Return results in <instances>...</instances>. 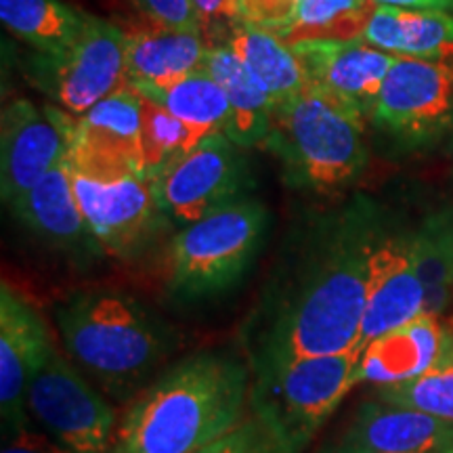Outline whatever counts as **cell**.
I'll return each instance as SVG.
<instances>
[{
  "instance_id": "cell-1",
  "label": "cell",
  "mask_w": 453,
  "mask_h": 453,
  "mask_svg": "<svg viewBox=\"0 0 453 453\" xmlns=\"http://www.w3.org/2000/svg\"><path fill=\"white\" fill-rule=\"evenodd\" d=\"M378 234L364 200L311 225L243 330L252 370L357 349Z\"/></svg>"
},
{
  "instance_id": "cell-2",
  "label": "cell",
  "mask_w": 453,
  "mask_h": 453,
  "mask_svg": "<svg viewBox=\"0 0 453 453\" xmlns=\"http://www.w3.org/2000/svg\"><path fill=\"white\" fill-rule=\"evenodd\" d=\"M250 367L202 350L177 361L128 401L107 453H191L246 420Z\"/></svg>"
},
{
  "instance_id": "cell-3",
  "label": "cell",
  "mask_w": 453,
  "mask_h": 453,
  "mask_svg": "<svg viewBox=\"0 0 453 453\" xmlns=\"http://www.w3.org/2000/svg\"><path fill=\"white\" fill-rule=\"evenodd\" d=\"M55 324L73 364L116 401H133L174 349V334L122 292L73 294L57 304Z\"/></svg>"
},
{
  "instance_id": "cell-4",
  "label": "cell",
  "mask_w": 453,
  "mask_h": 453,
  "mask_svg": "<svg viewBox=\"0 0 453 453\" xmlns=\"http://www.w3.org/2000/svg\"><path fill=\"white\" fill-rule=\"evenodd\" d=\"M365 120L307 87L275 105L265 145L280 157L294 187L332 194L364 173Z\"/></svg>"
},
{
  "instance_id": "cell-5",
  "label": "cell",
  "mask_w": 453,
  "mask_h": 453,
  "mask_svg": "<svg viewBox=\"0 0 453 453\" xmlns=\"http://www.w3.org/2000/svg\"><path fill=\"white\" fill-rule=\"evenodd\" d=\"M359 355L361 349H353L252 370L248 405L280 453L307 449L311 439L357 387Z\"/></svg>"
},
{
  "instance_id": "cell-6",
  "label": "cell",
  "mask_w": 453,
  "mask_h": 453,
  "mask_svg": "<svg viewBox=\"0 0 453 453\" xmlns=\"http://www.w3.org/2000/svg\"><path fill=\"white\" fill-rule=\"evenodd\" d=\"M267 220L263 203L243 200L180 226L164 250L168 292L180 300H200L229 290L257 257Z\"/></svg>"
},
{
  "instance_id": "cell-7",
  "label": "cell",
  "mask_w": 453,
  "mask_h": 453,
  "mask_svg": "<svg viewBox=\"0 0 453 453\" xmlns=\"http://www.w3.org/2000/svg\"><path fill=\"white\" fill-rule=\"evenodd\" d=\"M32 82L73 118L128 88L122 27L88 15L81 36L61 53H38L27 65Z\"/></svg>"
},
{
  "instance_id": "cell-8",
  "label": "cell",
  "mask_w": 453,
  "mask_h": 453,
  "mask_svg": "<svg viewBox=\"0 0 453 453\" xmlns=\"http://www.w3.org/2000/svg\"><path fill=\"white\" fill-rule=\"evenodd\" d=\"M250 189V170L242 147L225 133L206 137L154 177L157 203L168 220L179 226L248 200Z\"/></svg>"
},
{
  "instance_id": "cell-9",
  "label": "cell",
  "mask_w": 453,
  "mask_h": 453,
  "mask_svg": "<svg viewBox=\"0 0 453 453\" xmlns=\"http://www.w3.org/2000/svg\"><path fill=\"white\" fill-rule=\"evenodd\" d=\"M70 177L90 235L99 250L110 257H141L168 226V217L157 203L154 179L147 174L101 179L70 170Z\"/></svg>"
},
{
  "instance_id": "cell-10",
  "label": "cell",
  "mask_w": 453,
  "mask_h": 453,
  "mask_svg": "<svg viewBox=\"0 0 453 453\" xmlns=\"http://www.w3.org/2000/svg\"><path fill=\"white\" fill-rule=\"evenodd\" d=\"M27 413L73 453H107L118 416L105 396L55 350L27 388Z\"/></svg>"
},
{
  "instance_id": "cell-11",
  "label": "cell",
  "mask_w": 453,
  "mask_h": 453,
  "mask_svg": "<svg viewBox=\"0 0 453 453\" xmlns=\"http://www.w3.org/2000/svg\"><path fill=\"white\" fill-rule=\"evenodd\" d=\"M370 120L410 145L437 139L453 127V64L396 57Z\"/></svg>"
},
{
  "instance_id": "cell-12",
  "label": "cell",
  "mask_w": 453,
  "mask_h": 453,
  "mask_svg": "<svg viewBox=\"0 0 453 453\" xmlns=\"http://www.w3.org/2000/svg\"><path fill=\"white\" fill-rule=\"evenodd\" d=\"M73 116L41 111L26 99L4 105L0 118V191L4 203L17 200L70 154Z\"/></svg>"
},
{
  "instance_id": "cell-13",
  "label": "cell",
  "mask_w": 453,
  "mask_h": 453,
  "mask_svg": "<svg viewBox=\"0 0 453 453\" xmlns=\"http://www.w3.org/2000/svg\"><path fill=\"white\" fill-rule=\"evenodd\" d=\"M55 350L47 321L4 281L0 288V413L4 434L26 426L27 388Z\"/></svg>"
},
{
  "instance_id": "cell-14",
  "label": "cell",
  "mask_w": 453,
  "mask_h": 453,
  "mask_svg": "<svg viewBox=\"0 0 453 453\" xmlns=\"http://www.w3.org/2000/svg\"><path fill=\"white\" fill-rule=\"evenodd\" d=\"M67 166L88 177L141 173V111L137 90L124 88L73 118ZM143 174V173H141Z\"/></svg>"
},
{
  "instance_id": "cell-15",
  "label": "cell",
  "mask_w": 453,
  "mask_h": 453,
  "mask_svg": "<svg viewBox=\"0 0 453 453\" xmlns=\"http://www.w3.org/2000/svg\"><path fill=\"white\" fill-rule=\"evenodd\" d=\"M292 49L307 73V87L370 120L396 55L364 41L300 42Z\"/></svg>"
},
{
  "instance_id": "cell-16",
  "label": "cell",
  "mask_w": 453,
  "mask_h": 453,
  "mask_svg": "<svg viewBox=\"0 0 453 453\" xmlns=\"http://www.w3.org/2000/svg\"><path fill=\"white\" fill-rule=\"evenodd\" d=\"M424 313V288L411 252V235L380 234L372 248L365 313L357 349L410 324Z\"/></svg>"
},
{
  "instance_id": "cell-17",
  "label": "cell",
  "mask_w": 453,
  "mask_h": 453,
  "mask_svg": "<svg viewBox=\"0 0 453 453\" xmlns=\"http://www.w3.org/2000/svg\"><path fill=\"white\" fill-rule=\"evenodd\" d=\"M451 445L453 422L376 399L357 410L336 453H441Z\"/></svg>"
},
{
  "instance_id": "cell-18",
  "label": "cell",
  "mask_w": 453,
  "mask_h": 453,
  "mask_svg": "<svg viewBox=\"0 0 453 453\" xmlns=\"http://www.w3.org/2000/svg\"><path fill=\"white\" fill-rule=\"evenodd\" d=\"M445 338V319L422 313L410 324L370 340L361 347L357 387L372 384L384 388L416 380L437 364Z\"/></svg>"
},
{
  "instance_id": "cell-19",
  "label": "cell",
  "mask_w": 453,
  "mask_h": 453,
  "mask_svg": "<svg viewBox=\"0 0 453 453\" xmlns=\"http://www.w3.org/2000/svg\"><path fill=\"white\" fill-rule=\"evenodd\" d=\"M124 38L130 88H162L203 70L208 47L202 32L147 21V26L124 30Z\"/></svg>"
},
{
  "instance_id": "cell-20",
  "label": "cell",
  "mask_w": 453,
  "mask_h": 453,
  "mask_svg": "<svg viewBox=\"0 0 453 453\" xmlns=\"http://www.w3.org/2000/svg\"><path fill=\"white\" fill-rule=\"evenodd\" d=\"M15 217L42 240L64 250H99L73 194L67 160L9 203Z\"/></svg>"
},
{
  "instance_id": "cell-21",
  "label": "cell",
  "mask_w": 453,
  "mask_h": 453,
  "mask_svg": "<svg viewBox=\"0 0 453 453\" xmlns=\"http://www.w3.org/2000/svg\"><path fill=\"white\" fill-rule=\"evenodd\" d=\"M361 41L396 57L447 61L453 57V13L378 4Z\"/></svg>"
},
{
  "instance_id": "cell-22",
  "label": "cell",
  "mask_w": 453,
  "mask_h": 453,
  "mask_svg": "<svg viewBox=\"0 0 453 453\" xmlns=\"http://www.w3.org/2000/svg\"><path fill=\"white\" fill-rule=\"evenodd\" d=\"M203 70L220 84L229 101L226 137L242 150L265 143L275 110L267 88L226 44L208 47Z\"/></svg>"
},
{
  "instance_id": "cell-23",
  "label": "cell",
  "mask_w": 453,
  "mask_h": 453,
  "mask_svg": "<svg viewBox=\"0 0 453 453\" xmlns=\"http://www.w3.org/2000/svg\"><path fill=\"white\" fill-rule=\"evenodd\" d=\"M225 44L267 88L275 105L307 88V73L298 55L273 32L237 21Z\"/></svg>"
},
{
  "instance_id": "cell-24",
  "label": "cell",
  "mask_w": 453,
  "mask_h": 453,
  "mask_svg": "<svg viewBox=\"0 0 453 453\" xmlns=\"http://www.w3.org/2000/svg\"><path fill=\"white\" fill-rule=\"evenodd\" d=\"M411 252L424 288V313L443 317L453 304V211L428 214L411 234Z\"/></svg>"
},
{
  "instance_id": "cell-25",
  "label": "cell",
  "mask_w": 453,
  "mask_h": 453,
  "mask_svg": "<svg viewBox=\"0 0 453 453\" xmlns=\"http://www.w3.org/2000/svg\"><path fill=\"white\" fill-rule=\"evenodd\" d=\"M3 26L38 53H61L81 36L88 15L61 0H0Z\"/></svg>"
},
{
  "instance_id": "cell-26",
  "label": "cell",
  "mask_w": 453,
  "mask_h": 453,
  "mask_svg": "<svg viewBox=\"0 0 453 453\" xmlns=\"http://www.w3.org/2000/svg\"><path fill=\"white\" fill-rule=\"evenodd\" d=\"M376 7L372 0H304L292 24L273 34L288 47L319 41H361Z\"/></svg>"
},
{
  "instance_id": "cell-27",
  "label": "cell",
  "mask_w": 453,
  "mask_h": 453,
  "mask_svg": "<svg viewBox=\"0 0 453 453\" xmlns=\"http://www.w3.org/2000/svg\"><path fill=\"white\" fill-rule=\"evenodd\" d=\"M137 93L157 101L202 137L225 133L229 120V101L220 84L206 70L180 78L168 87L145 88Z\"/></svg>"
},
{
  "instance_id": "cell-28",
  "label": "cell",
  "mask_w": 453,
  "mask_h": 453,
  "mask_svg": "<svg viewBox=\"0 0 453 453\" xmlns=\"http://www.w3.org/2000/svg\"><path fill=\"white\" fill-rule=\"evenodd\" d=\"M137 95L141 111V173L154 179L170 164L196 150L206 137L180 122L157 101L147 95Z\"/></svg>"
},
{
  "instance_id": "cell-29",
  "label": "cell",
  "mask_w": 453,
  "mask_h": 453,
  "mask_svg": "<svg viewBox=\"0 0 453 453\" xmlns=\"http://www.w3.org/2000/svg\"><path fill=\"white\" fill-rule=\"evenodd\" d=\"M376 396L387 403L418 410L441 420L453 422V336L447 330L445 347L437 364L399 387L376 388Z\"/></svg>"
},
{
  "instance_id": "cell-30",
  "label": "cell",
  "mask_w": 453,
  "mask_h": 453,
  "mask_svg": "<svg viewBox=\"0 0 453 453\" xmlns=\"http://www.w3.org/2000/svg\"><path fill=\"white\" fill-rule=\"evenodd\" d=\"M303 3L304 0H242L235 21L277 32L292 24Z\"/></svg>"
},
{
  "instance_id": "cell-31",
  "label": "cell",
  "mask_w": 453,
  "mask_h": 453,
  "mask_svg": "<svg viewBox=\"0 0 453 453\" xmlns=\"http://www.w3.org/2000/svg\"><path fill=\"white\" fill-rule=\"evenodd\" d=\"M147 21L177 30L202 32L203 21L194 0H133Z\"/></svg>"
},
{
  "instance_id": "cell-32",
  "label": "cell",
  "mask_w": 453,
  "mask_h": 453,
  "mask_svg": "<svg viewBox=\"0 0 453 453\" xmlns=\"http://www.w3.org/2000/svg\"><path fill=\"white\" fill-rule=\"evenodd\" d=\"M191 453H280L269 433L254 418H246L240 426L223 439Z\"/></svg>"
},
{
  "instance_id": "cell-33",
  "label": "cell",
  "mask_w": 453,
  "mask_h": 453,
  "mask_svg": "<svg viewBox=\"0 0 453 453\" xmlns=\"http://www.w3.org/2000/svg\"><path fill=\"white\" fill-rule=\"evenodd\" d=\"M9 437L11 439L4 443L0 453H73L50 434L36 433V430H30L27 426L9 434Z\"/></svg>"
},
{
  "instance_id": "cell-34",
  "label": "cell",
  "mask_w": 453,
  "mask_h": 453,
  "mask_svg": "<svg viewBox=\"0 0 453 453\" xmlns=\"http://www.w3.org/2000/svg\"><path fill=\"white\" fill-rule=\"evenodd\" d=\"M194 4L202 17L203 26L212 19H220V17L235 19L234 9H231V0H194Z\"/></svg>"
},
{
  "instance_id": "cell-35",
  "label": "cell",
  "mask_w": 453,
  "mask_h": 453,
  "mask_svg": "<svg viewBox=\"0 0 453 453\" xmlns=\"http://www.w3.org/2000/svg\"><path fill=\"white\" fill-rule=\"evenodd\" d=\"M376 4H388V7L403 9H443L453 11V0H372Z\"/></svg>"
},
{
  "instance_id": "cell-36",
  "label": "cell",
  "mask_w": 453,
  "mask_h": 453,
  "mask_svg": "<svg viewBox=\"0 0 453 453\" xmlns=\"http://www.w3.org/2000/svg\"><path fill=\"white\" fill-rule=\"evenodd\" d=\"M240 3H242V0H231V9H234L235 19H237V7H240Z\"/></svg>"
},
{
  "instance_id": "cell-37",
  "label": "cell",
  "mask_w": 453,
  "mask_h": 453,
  "mask_svg": "<svg viewBox=\"0 0 453 453\" xmlns=\"http://www.w3.org/2000/svg\"><path fill=\"white\" fill-rule=\"evenodd\" d=\"M445 326H447V330H449V332H451V336H453V315L449 317V319L445 321Z\"/></svg>"
},
{
  "instance_id": "cell-38",
  "label": "cell",
  "mask_w": 453,
  "mask_h": 453,
  "mask_svg": "<svg viewBox=\"0 0 453 453\" xmlns=\"http://www.w3.org/2000/svg\"><path fill=\"white\" fill-rule=\"evenodd\" d=\"M441 453H453V445H451V447H447V449H443Z\"/></svg>"
}]
</instances>
